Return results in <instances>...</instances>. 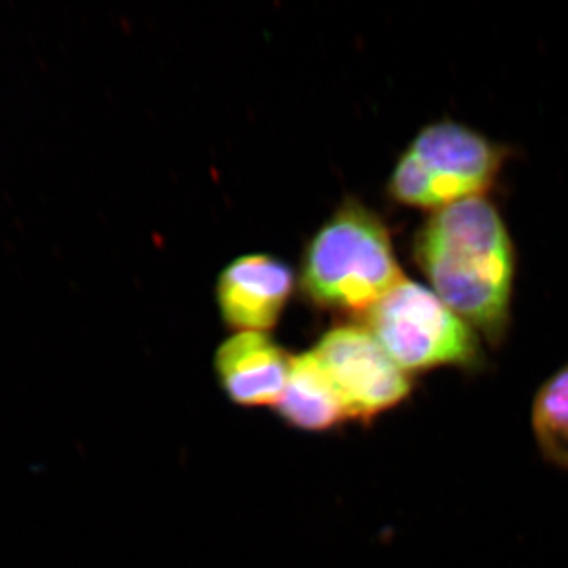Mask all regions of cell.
<instances>
[{
	"instance_id": "cell-5",
	"label": "cell",
	"mask_w": 568,
	"mask_h": 568,
	"mask_svg": "<svg viewBox=\"0 0 568 568\" xmlns=\"http://www.w3.org/2000/svg\"><path fill=\"white\" fill-rule=\"evenodd\" d=\"M315 354L353 420L369 424L402 405L413 392L409 375L388 357L368 328H332L321 338Z\"/></svg>"
},
{
	"instance_id": "cell-3",
	"label": "cell",
	"mask_w": 568,
	"mask_h": 568,
	"mask_svg": "<svg viewBox=\"0 0 568 568\" xmlns=\"http://www.w3.org/2000/svg\"><path fill=\"white\" fill-rule=\"evenodd\" d=\"M504 151L484 134L454 121L425 126L396 163L390 193L398 203L440 211L491 189Z\"/></svg>"
},
{
	"instance_id": "cell-1",
	"label": "cell",
	"mask_w": 568,
	"mask_h": 568,
	"mask_svg": "<svg viewBox=\"0 0 568 568\" xmlns=\"http://www.w3.org/2000/svg\"><path fill=\"white\" fill-rule=\"evenodd\" d=\"M414 253L444 304L499 345L510 323L515 250L496 205L476 196L436 211L418 231Z\"/></svg>"
},
{
	"instance_id": "cell-9",
	"label": "cell",
	"mask_w": 568,
	"mask_h": 568,
	"mask_svg": "<svg viewBox=\"0 0 568 568\" xmlns=\"http://www.w3.org/2000/svg\"><path fill=\"white\" fill-rule=\"evenodd\" d=\"M532 426L545 458L568 470V365L549 377L538 390L534 399Z\"/></svg>"
},
{
	"instance_id": "cell-2",
	"label": "cell",
	"mask_w": 568,
	"mask_h": 568,
	"mask_svg": "<svg viewBox=\"0 0 568 568\" xmlns=\"http://www.w3.org/2000/svg\"><path fill=\"white\" fill-rule=\"evenodd\" d=\"M402 280L386 224L362 204L339 207L306 246L302 287L323 308L368 312Z\"/></svg>"
},
{
	"instance_id": "cell-8",
	"label": "cell",
	"mask_w": 568,
	"mask_h": 568,
	"mask_svg": "<svg viewBox=\"0 0 568 568\" xmlns=\"http://www.w3.org/2000/svg\"><path fill=\"white\" fill-rule=\"evenodd\" d=\"M276 410L287 425L312 433L328 432L347 418L342 396L315 351L291 361Z\"/></svg>"
},
{
	"instance_id": "cell-4",
	"label": "cell",
	"mask_w": 568,
	"mask_h": 568,
	"mask_svg": "<svg viewBox=\"0 0 568 568\" xmlns=\"http://www.w3.org/2000/svg\"><path fill=\"white\" fill-rule=\"evenodd\" d=\"M368 331L403 372L476 368L478 334L424 284L402 280L366 312Z\"/></svg>"
},
{
	"instance_id": "cell-7",
	"label": "cell",
	"mask_w": 568,
	"mask_h": 568,
	"mask_svg": "<svg viewBox=\"0 0 568 568\" xmlns=\"http://www.w3.org/2000/svg\"><path fill=\"white\" fill-rule=\"evenodd\" d=\"M291 361L282 347L261 332H239L219 347L215 372L235 405L268 406L278 403Z\"/></svg>"
},
{
	"instance_id": "cell-6",
	"label": "cell",
	"mask_w": 568,
	"mask_h": 568,
	"mask_svg": "<svg viewBox=\"0 0 568 568\" xmlns=\"http://www.w3.org/2000/svg\"><path fill=\"white\" fill-rule=\"evenodd\" d=\"M293 271L267 254L239 257L224 268L216 298L224 323L242 332L268 331L293 293Z\"/></svg>"
}]
</instances>
